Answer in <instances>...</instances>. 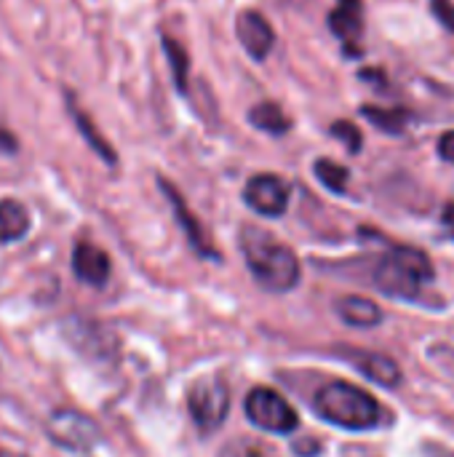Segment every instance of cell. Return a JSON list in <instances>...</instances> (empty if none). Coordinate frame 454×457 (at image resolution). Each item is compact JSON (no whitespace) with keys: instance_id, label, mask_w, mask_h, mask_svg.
Instances as JSON below:
<instances>
[{"instance_id":"obj_1","label":"cell","mask_w":454,"mask_h":457,"mask_svg":"<svg viewBox=\"0 0 454 457\" xmlns=\"http://www.w3.org/2000/svg\"><path fill=\"white\" fill-rule=\"evenodd\" d=\"M238 244H241L244 260H246L254 281L265 292L281 295V292H292L300 284L302 268H300L294 249L286 246L284 241H278L273 233L254 228V225H244Z\"/></svg>"},{"instance_id":"obj_2","label":"cell","mask_w":454,"mask_h":457,"mask_svg":"<svg viewBox=\"0 0 454 457\" xmlns=\"http://www.w3.org/2000/svg\"><path fill=\"white\" fill-rule=\"evenodd\" d=\"M313 410L321 420H326L337 428H345V431H372L383 420L380 402L372 394H367L364 388L345 383V380L326 383L316 394Z\"/></svg>"},{"instance_id":"obj_3","label":"cell","mask_w":454,"mask_h":457,"mask_svg":"<svg viewBox=\"0 0 454 457\" xmlns=\"http://www.w3.org/2000/svg\"><path fill=\"white\" fill-rule=\"evenodd\" d=\"M436 268L423 249L393 246L375 268V284L383 295L396 300H417L420 292L433 284Z\"/></svg>"},{"instance_id":"obj_4","label":"cell","mask_w":454,"mask_h":457,"mask_svg":"<svg viewBox=\"0 0 454 457\" xmlns=\"http://www.w3.org/2000/svg\"><path fill=\"white\" fill-rule=\"evenodd\" d=\"M187 407H190V418L198 426L201 434H211L217 428H222V423L227 420L230 412V388L219 375H206L198 378L190 386L187 394Z\"/></svg>"},{"instance_id":"obj_5","label":"cell","mask_w":454,"mask_h":457,"mask_svg":"<svg viewBox=\"0 0 454 457\" xmlns=\"http://www.w3.org/2000/svg\"><path fill=\"white\" fill-rule=\"evenodd\" d=\"M244 410L246 418L268 434H294L300 426L294 407L273 388H252L244 402Z\"/></svg>"},{"instance_id":"obj_6","label":"cell","mask_w":454,"mask_h":457,"mask_svg":"<svg viewBox=\"0 0 454 457\" xmlns=\"http://www.w3.org/2000/svg\"><path fill=\"white\" fill-rule=\"evenodd\" d=\"M45 436L62 447V450H72V453H88L94 450V445L99 442L102 431L99 426L75 410H56L48 420H45Z\"/></svg>"},{"instance_id":"obj_7","label":"cell","mask_w":454,"mask_h":457,"mask_svg":"<svg viewBox=\"0 0 454 457\" xmlns=\"http://www.w3.org/2000/svg\"><path fill=\"white\" fill-rule=\"evenodd\" d=\"M292 185L278 174H254L244 187V201L260 217H284L289 209Z\"/></svg>"},{"instance_id":"obj_8","label":"cell","mask_w":454,"mask_h":457,"mask_svg":"<svg viewBox=\"0 0 454 457\" xmlns=\"http://www.w3.org/2000/svg\"><path fill=\"white\" fill-rule=\"evenodd\" d=\"M326 24L332 35L343 43V51L348 56L364 54V0H337V5L329 11Z\"/></svg>"},{"instance_id":"obj_9","label":"cell","mask_w":454,"mask_h":457,"mask_svg":"<svg viewBox=\"0 0 454 457\" xmlns=\"http://www.w3.org/2000/svg\"><path fill=\"white\" fill-rule=\"evenodd\" d=\"M235 37L241 43V48L254 59V62H265L268 54L276 46V29L268 21L265 13L246 8L235 16Z\"/></svg>"},{"instance_id":"obj_10","label":"cell","mask_w":454,"mask_h":457,"mask_svg":"<svg viewBox=\"0 0 454 457\" xmlns=\"http://www.w3.org/2000/svg\"><path fill=\"white\" fill-rule=\"evenodd\" d=\"M158 185H161V190H163V195L169 198V204H171V212H174V217H177V222H179V228L185 230V236H187V241H190V246H193V252L195 254H201L203 260H219V252L211 246V241H209V236H206V230L201 228V222H198V217L187 209V204H185V198H182V193L171 185V182H166L163 177H158Z\"/></svg>"},{"instance_id":"obj_11","label":"cell","mask_w":454,"mask_h":457,"mask_svg":"<svg viewBox=\"0 0 454 457\" xmlns=\"http://www.w3.org/2000/svg\"><path fill=\"white\" fill-rule=\"evenodd\" d=\"M72 270L88 287H104L110 278V257L96 244L80 241L72 249Z\"/></svg>"},{"instance_id":"obj_12","label":"cell","mask_w":454,"mask_h":457,"mask_svg":"<svg viewBox=\"0 0 454 457\" xmlns=\"http://www.w3.org/2000/svg\"><path fill=\"white\" fill-rule=\"evenodd\" d=\"M64 107H67V112H70V118H72V123H75V129L80 131V137L88 142V147L107 163V166H115L118 163V155H115V150H112V145L94 129V120L78 107V102H75V96L70 94V91H64Z\"/></svg>"},{"instance_id":"obj_13","label":"cell","mask_w":454,"mask_h":457,"mask_svg":"<svg viewBox=\"0 0 454 457\" xmlns=\"http://www.w3.org/2000/svg\"><path fill=\"white\" fill-rule=\"evenodd\" d=\"M351 361L361 370L364 378H369L372 383L383 386V388H396L401 383V370L391 356L383 353H353Z\"/></svg>"},{"instance_id":"obj_14","label":"cell","mask_w":454,"mask_h":457,"mask_svg":"<svg viewBox=\"0 0 454 457\" xmlns=\"http://www.w3.org/2000/svg\"><path fill=\"white\" fill-rule=\"evenodd\" d=\"M337 313L345 324L359 327V329H369V327H377L383 321V311L372 300L356 297V295L337 300Z\"/></svg>"},{"instance_id":"obj_15","label":"cell","mask_w":454,"mask_h":457,"mask_svg":"<svg viewBox=\"0 0 454 457\" xmlns=\"http://www.w3.org/2000/svg\"><path fill=\"white\" fill-rule=\"evenodd\" d=\"M29 233V212L16 198L0 201V244H13Z\"/></svg>"},{"instance_id":"obj_16","label":"cell","mask_w":454,"mask_h":457,"mask_svg":"<svg viewBox=\"0 0 454 457\" xmlns=\"http://www.w3.org/2000/svg\"><path fill=\"white\" fill-rule=\"evenodd\" d=\"M249 123L270 137H281L286 131H292V118L281 110V104L276 102H260L249 110Z\"/></svg>"},{"instance_id":"obj_17","label":"cell","mask_w":454,"mask_h":457,"mask_svg":"<svg viewBox=\"0 0 454 457\" xmlns=\"http://www.w3.org/2000/svg\"><path fill=\"white\" fill-rule=\"evenodd\" d=\"M361 115L380 131L385 134H404L409 120H412V112L404 110V107H377V104H364L361 107Z\"/></svg>"},{"instance_id":"obj_18","label":"cell","mask_w":454,"mask_h":457,"mask_svg":"<svg viewBox=\"0 0 454 457\" xmlns=\"http://www.w3.org/2000/svg\"><path fill=\"white\" fill-rule=\"evenodd\" d=\"M163 40V54L169 59V70H171V80H174V88L179 94H187V78H190V56L187 51L182 48L179 40H174L171 35H161Z\"/></svg>"},{"instance_id":"obj_19","label":"cell","mask_w":454,"mask_h":457,"mask_svg":"<svg viewBox=\"0 0 454 457\" xmlns=\"http://www.w3.org/2000/svg\"><path fill=\"white\" fill-rule=\"evenodd\" d=\"M313 171H316V177H318V182L329 190V193H337V195H343L345 190H348V179H351V171H348V166H343V163H334L332 158H318L316 163H313Z\"/></svg>"},{"instance_id":"obj_20","label":"cell","mask_w":454,"mask_h":457,"mask_svg":"<svg viewBox=\"0 0 454 457\" xmlns=\"http://www.w3.org/2000/svg\"><path fill=\"white\" fill-rule=\"evenodd\" d=\"M329 134L334 137V139H340L345 147H348V153H361V145H364V137H361V131H359V126H353L351 120H334L332 126H329Z\"/></svg>"},{"instance_id":"obj_21","label":"cell","mask_w":454,"mask_h":457,"mask_svg":"<svg viewBox=\"0 0 454 457\" xmlns=\"http://www.w3.org/2000/svg\"><path fill=\"white\" fill-rule=\"evenodd\" d=\"M431 3V11L436 16V21L454 35V3L452 0H428Z\"/></svg>"},{"instance_id":"obj_22","label":"cell","mask_w":454,"mask_h":457,"mask_svg":"<svg viewBox=\"0 0 454 457\" xmlns=\"http://www.w3.org/2000/svg\"><path fill=\"white\" fill-rule=\"evenodd\" d=\"M436 153H439V158H442V161L454 163V129L444 131V134L439 137V142H436Z\"/></svg>"},{"instance_id":"obj_23","label":"cell","mask_w":454,"mask_h":457,"mask_svg":"<svg viewBox=\"0 0 454 457\" xmlns=\"http://www.w3.org/2000/svg\"><path fill=\"white\" fill-rule=\"evenodd\" d=\"M19 150V142H16V137L8 131V129H3L0 126V153H5V155H13Z\"/></svg>"},{"instance_id":"obj_24","label":"cell","mask_w":454,"mask_h":457,"mask_svg":"<svg viewBox=\"0 0 454 457\" xmlns=\"http://www.w3.org/2000/svg\"><path fill=\"white\" fill-rule=\"evenodd\" d=\"M0 457H27V455H19V453H11V450H0Z\"/></svg>"}]
</instances>
